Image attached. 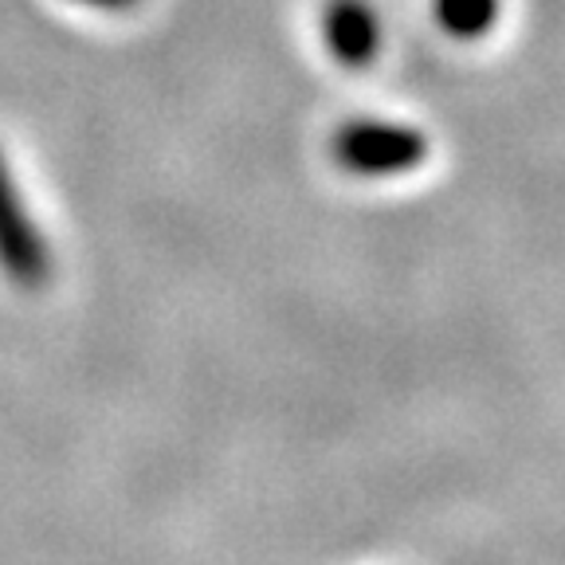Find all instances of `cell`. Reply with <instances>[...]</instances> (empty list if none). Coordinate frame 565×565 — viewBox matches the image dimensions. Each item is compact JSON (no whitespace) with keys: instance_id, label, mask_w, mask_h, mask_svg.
<instances>
[{"instance_id":"6da1fadb","label":"cell","mask_w":565,"mask_h":565,"mask_svg":"<svg viewBox=\"0 0 565 565\" xmlns=\"http://www.w3.org/2000/svg\"><path fill=\"white\" fill-rule=\"evenodd\" d=\"M330 158L342 173L362 181L405 177L428 161V134L388 118H350L330 138Z\"/></svg>"},{"instance_id":"7a4b0ae2","label":"cell","mask_w":565,"mask_h":565,"mask_svg":"<svg viewBox=\"0 0 565 565\" xmlns=\"http://www.w3.org/2000/svg\"><path fill=\"white\" fill-rule=\"evenodd\" d=\"M0 275L17 291H44L55 275L52 244L35 212L28 209L4 150H0Z\"/></svg>"},{"instance_id":"3957f363","label":"cell","mask_w":565,"mask_h":565,"mask_svg":"<svg viewBox=\"0 0 565 565\" xmlns=\"http://www.w3.org/2000/svg\"><path fill=\"white\" fill-rule=\"evenodd\" d=\"M322 40L342 67L362 71L385 47V24L370 0H327L322 9Z\"/></svg>"},{"instance_id":"277c9868","label":"cell","mask_w":565,"mask_h":565,"mask_svg":"<svg viewBox=\"0 0 565 565\" xmlns=\"http://www.w3.org/2000/svg\"><path fill=\"white\" fill-rule=\"evenodd\" d=\"M503 17V0H433V20L444 35L471 44L491 35V28Z\"/></svg>"},{"instance_id":"5b68a950","label":"cell","mask_w":565,"mask_h":565,"mask_svg":"<svg viewBox=\"0 0 565 565\" xmlns=\"http://www.w3.org/2000/svg\"><path fill=\"white\" fill-rule=\"evenodd\" d=\"M71 4H83V9H95V12H130L138 9L141 0H71Z\"/></svg>"}]
</instances>
